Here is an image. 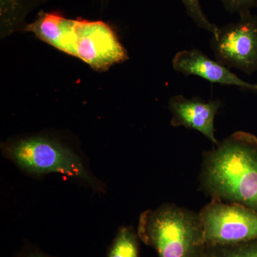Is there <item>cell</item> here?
<instances>
[{"mask_svg":"<svg viewBox=\"0 0 257 257\" xmlns=\"http://www.w3.org/2000/svg\"><path fill=\"white\" fill-rule=\"evenodd\" d=\"M199 189L211 199L257 212V137L238 131L203 152Z\"/></svg>","mask_w":257,"mask_h":257,"instance_id":"1","label":"cell"},{"mask_svg":"<svg viewBox=\"0 0 257 257\" xmlns=\"http://www.w3.org/2000/svg\"><path fill=\"white\" fill-rule=\"evenodd\" d=\"M138 235L159 257H199L205 246L199 213L175 204L144 211Z\"/></svg>","mask_w":257,"mask_h":257,"instance_id":"2","label":"cell"},{"mask_svg":"<svg viewBox=\"0 0 257 257\" xmlns=\"http://www.w3.org/2000/svg\"><path fill=\"white\" fill-rule=\"evenodd\" d=\"M3 151L20 168L35 175L57 172L97 185L82 160L58 142L45 137L21 139L5 144Z\"/></svg>","mask_w":257,"mask_h":257,"instance_id":"3","label":"cell"},{"mask_svg":"<svg viewBox=\"0 0 257 257\" xmlns=\"http://www.w3.org/2000/svg\"><path fill=\"white\" fill-rule=\"evenodd\" d=\"M72 20L67 54L99 72L128 60L127 51L108 24L82 19Z\"/></svg>","mask_w":257,"mask_h":257,"instance_id":"4","label":"cell"},{"mask_svg":"<svg viewBox=\"0 0 257 257\" xmlns=\"http://www.w3.org/2000/svg\"><path fill=\"white\" fill-rule=\"evenodd\" d=\"M199 215L205 245L233 244L257 239V212L241 204L211 199Z\"/></svg>","mask_w":257,"mask_h":257,"instance_id":"5","label":"cell"},{"mask_svg":"<svg viewBox=\"0 0 257 257\" xmlns=\"http://www.w3.org/2000/svg\"><path fill=\"white\" fill-rule=\"evenodd\" d=\"M239 17L213 34L211 48L216 61L251 75L257 72V18L250 13Z\"/></svg>","mask_w":257,"mask_h":257,"instance_id":"6","label":"cell"},{"mask_svg":"<svg viewBox=\"0 0 257 257\" xmlns=\"http://www.w3.org/2000/svg\"><path fill=\"white\" fill-rule=\"evenodd\" d=\"M222 106L219 99L206 101L198 96L190 99L183 95L172 96L169 100L171 124L196 130L217 145L219 143L215 136L214 120Z\"/></svg>","mask_w":257,"mask_h":257,"instance_id":"7","label":"cell"},{"mask_svg":"<svg viewBox=\"0 0 257 257\" xmlns=\"http://www.w3.org/2000/svg\"><path fill=\"white\" fill-rule=\"evenodd\" d=\"M172 66L175 71L185 76H197L211 83L257 92V83L245 82L224 64L209 58L198 49L179 51L172 60Z\"/></svg>","mask_w":257,"mask_h":257,"instance_id":"8","label":"cell"},{"mask_svg":"<svg viewBox=\"0 0 257 257\" xmlns=\"http://www.w3.org/2000/svg\"><path fill=\"white\" fill-rule=\"evenodd\" d=\"M69 23L70 19L57 12H40L36 20L27 25L24 30L35 34L40 40L64 52Z\"/></svg>","mask_w":257,"mask_h":257,"instance_id":"9","label":"cell"},{"mask_svg":"<svg viewBox=\"0 0 257 257\" xmlns=\"http://www.w3.org/2000/svg\"><path fill=\"white\" fill-rule=\"evenodd\" d=\"M50 0H0L2 37L25 28V20L34 10Z\"/></svg>","mask_w":257,"mask_h":257,"instance_id":"10","label":"cell"},{"mask_svg":"<svg viewBox=\"0 0 257 257\" xmlns=\"http://www.w3.org/2000/svg\"><path fill=\"white\" fill-rule=\"evenodd\" d=\"M138 239L133 228L122 226L118 230L106 257H140Z\"/></svg>","mask_w":257,"mask_h":257,"instance_id":"11","label":"cell"},{"mask_svg":"<svg viewBox=\"0 0 257 257\" xmlns=\"http://www.w3.org/2000/svg\"><path fill=\"white\" fill-rule=\"evenodd\" d=\"M199 257H257V239L233 244L205 245Z\"/></svg>","mask_w":257,"mask_h":257,"instance_id":"12","label":"cell"},{"mask_svg":"<svg viewBox=\"0 0 257 257\" xmlns=\"http://www.w3.org/2000/svg\"><path fill=\"white\" fill-rule=\"evenodd\" d=\"M181 1L183 3L187 14L198 27L207 30L212 35L217 32L219 28L211 23L203 13L199 0H181Z\"/></svg>","mask_w":257,"mask_h":257,"instance_id":"13","label":"cell"},{"mask_svg":"<svg viewBox=\"0 0 257 257\" xmlns=\"http://www.w3.org/2000/svg\"><path fill=\"white\" fill-rule=\"evenodd\" d=\"M225 9L239 16L250 13V9L257 8V0H220Z\"/></svg>","mask_w":257,"mask_h":257,"instance_id":"14","label":"cell"},{"mask_svg":"<svg viewBox=\"0 0 257 257\" xmlns=\"http://www.w3.org/2000/svg\"><path fill=\"white\" fill-rule=\"evenodd\" d=\"M16 257H54L32 246H25Z\"/></svg>","mask_w":257,"mask_h":257,"instance_id":"15","label":"cell"}]
</instances>
